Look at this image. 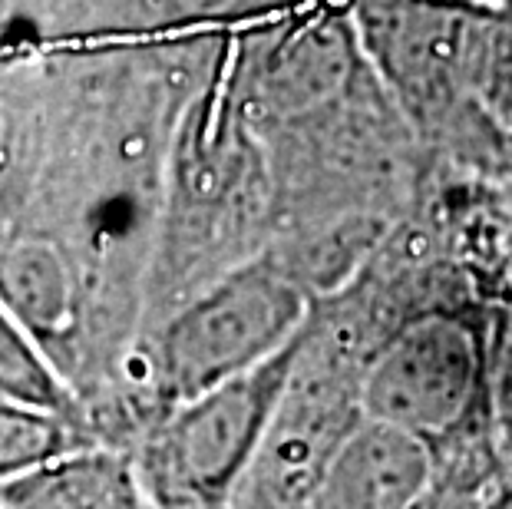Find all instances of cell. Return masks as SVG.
I'll return each instance as SVG.
<instances>
[{"instance_id": "obj_11", "label": "cell", "mask_w": 512, "mask_h": 509, "mask_svg": "<svg viewBox=\"0 0 512 509\" xmlns=\"http://www.w3.org/2000/svg\"><path fill=\"white\" fill-rule=\"evenodd\" d=\"M489 400L499 440L512 447V291L496 308L493 321V361H489Z\"/></svg>"}, {"instance_id": "obj_14", "label": "cell", "mask_w": 512, "mask_h": 509, "mask_svg": "<svg viewBox=\"0 0 512 509\" xmlns=\"http://www.w3.org/2000/svg\"><path fill=\"white\" fill-rule=\"evenodd\" d=\"M486 509H512V476H509V480H506L503 486H499L496 496L489 500Z\"/></svg>"}, {"instance_id": "obj_3", "label": "cell", "mask_w": 512, "mask_h": 509, "mask_svg": "<svg viewBox=\"0 0 512 509\" xmlns=\"http://www.w3.org/2000/svg\"><path fill=\"white\" fill-rule=\"evenodd\" d=\"M301 331L255 371L169 407L129 447V460L159 509L232 506L275 417Z\"/></svg>"}, {"instance_id": "obj_16", "label": "cell", "mask_w": 512, "mask_h": 509, "mask_svg": "<svg viewBox=\"0 0 512 509\" xmlns=\"http://www.w3.org/2000/svg\"><path fill=\"white\" fill-rule=\"evenodd\" d=\"M0 509H4V506H0Z\"/></svg>"}, {"instance_id": "obj_15", "label": "cell", "mask_w": 512, "mask_h": 509, "mask_svg": "<svg viewBox=\"0 0 512 509\" xmlns=\"http://www.w3.org/2000/svg\"><path fill=\"white\" fill-rule=\"evenodd\" d=\"M509 189H512V182H509Z\"/></svg>"}, {"instance_id": "obj_12", "label": "cell", "mask_w": 512, "mask_h": 509, "mask_svg": "<svg viewBox=\"0 0 512 509\" xmlns=\"http://www.w3.org/2000/svg\"><path fill=\"white\" fill-rule=\"evenodd\" d=\"M261 0H139V10L156 20V27H199V24H228L242 17L248 7Z\"/></svg>"}, {"instance_id": "obj_5", "label": "cell", "mask_w": 512, "mask_h": 509, "mask_svg": "<svg viewBox=\"0 0 512 509\" xmlns=\"http://www.w3.org/2000/svg\"><path fill=\"white\" fill-rule=\"evenodd\" d=\"M430 473L427 443L361 414L324 463L308 509H413Z\"/></svg>"}, {"instance_id": "obj_10", "label": "cell", "mask_w": 512, "mask_h": 509, "mask_svg": "<svg viewBox=\"0 0 512 509\" xmlns=\"http://www.w3.org/2000/svg\"><path fill=\"white\" fill-rule=\"evenodd\" d=\"M456 169L476 179L512 182V129H503L473 110L440 146Z\"/></svg>"}, {"instance_id": "obj_2", "label": "cell", "mask_w": 512, "mask_h": 509, "mask_svg": "<svg viewBox=\"0 0 512 509\" xmlns=\"http://www.w3.org/2000/svg\"><path fill=\"white\" fill-rule=\"evenodd\" d=\"M496 308L440 301L397 321L361 367V414L410 433L430 450L496 430L489 400Z\"/></svg>"}, {"instance_id": "obj_1", "label": "cell", "mask_w": 512, "mask_h": 509, "mask_svg": "<svg viewBox=\"0 0 512 509\" xmlns=\"http://www.w3.org/2000/svg\"><path fill=\"white\" fill-rule=\"evenodd\" d=\"M232 70L235 50L225 47L172 126L143 328L275 238L268 146L238 106Z\"/></svg>"}, {"instance_id": "obj_8", "label": "cell", "mask_w": 512, "mask_h": 509, "mask_svg": "<svg viewBox=\"0 0 512 509\" xmlns=\"http://www.w3.org/2000/svg\"><path fill=\"white\" fill-rule=\"evenodd\" d=\"M0 394L80 417L70 387L63 384V377L53 371L47 354L37 348L34 338L20 328L4 305H0Z\"/></svg>"}, {"instance_id": "obj_9", "label": "cell", "mask_w": 512, "mask_h": 509, "mask_svg": "<svg viewBox=\"0 0 512 509\" xmlns=\"http://www.w3.org/2000/svg\"><path fill=\"white\" fill-rule=\"evenodd\" d=\"M476 110L489 123L512 129V0H493L473 83Z\"/></svg>"}, {"instance_id": "obj_4", "label": "cell", "mask_w": 512, "mask_h": 509, "mask_svg": "<svg viewBox=\"0 0 512 509\" xmlns=\"http://www.w3.org/2000/svg\"><path fill=\"white\" fill-rule=\"evenodd\" d=\"M493 0H354L357 47L413 136L443 146L476 110L473 83Z\"/></svg>"}, {"instance_id": "obj_6", "label": "cell", "mask_w": 512, "mask_h": 509, "mask_svg": "<svg viewBox=\"0 0 512 509\" xmlns=\"http://www.w3.org/2000/svg\"><path fill=\"white\" fill-rule=\"evenodd\" d=\"M4 509H159L129 453L93 447L63 453L17 480L0 483Z\"/></svg>"}, {"instance_id": "obj_7", "label": "cell", "mask_w": 512, "mask_h": 509, "mask_svg": "<svg viewBox=\"0 0 512 509\" xmlns=\"http://www.w3.org/2000/svg\"><path fill=\"white\" fill-rule=\"evenodd\" d=\"M93 443L83 417L0 394V483Z\"/></svg>"}, {"instance_id": "obj_13", "label": "cell", "mask_w": 512, "mask_h": 509, "mask_svg": "<svg viewBox=\"0 0 512 509\" xmlns=\"http://www.w3.org/2000/svg\"><path fill=\"white\" fill-rule=\"evenodd\" d=\"M34 20H47V0H0V47L34 40Z\"/></svg>"}]
</instances>
